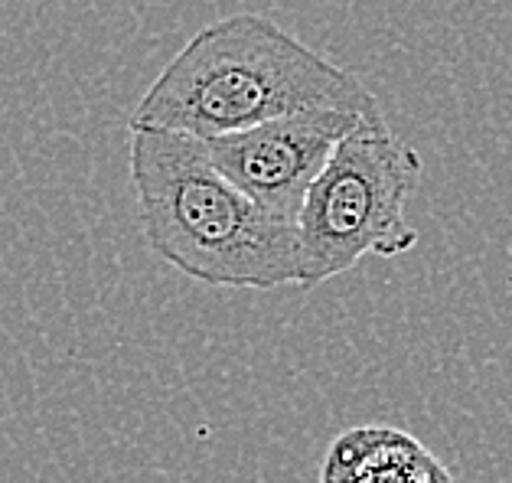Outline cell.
Instances as JSON below:
<instances>
[{"label": "cell", "mask_w": 512, "mask_h": 483, "mask_svg": "<svg viewBox=\"0 0 512 483\" xmlns=\"http://www.w3.org/2000/svg\"><path fill=\"white\" fill-rule=\"evenodd\" d=\"M317 108L385 121L379 98L353 72L333 66L268 17L235 14L209 23L170 59L137 102L131 131L212 141Z\"/></svg>", "instance_id": "1"}, {"label": "cell", "mask_w": 512, "mask_h": 483, "mask_svg": "<svg viewBox=\"0 0 512 483\" xmlns=\"http://www.w3.org/2000/svg\"><path fill=\"white\" fill-rule=\"evenodd\" d=\"M131 183L147 245L209 288L274 291L301 278L297 226L274 219L216 167L206 141L131 131Z\"/></svg>", "instance_id": "2"}, {"label": "cell", "mask_w": 512, "mask_h": 483, "mask_svg": "<svg viewBox=\"0 0 512 483\" xmlns=\"http://www.w3.org/2000/svg\"><path fill=\"white\" fill-rule=\"evenodd\" d=\"M418 183L421 157L415 147L385 121H362L307 193L297 219V288L314 291L366 255L392 258L415 249L418 232L408 226L405 206Z\"/></svg>", "instance_id": "3"}, {"label": "cell", "mask_w": 512, "mask_h": 483, "mask_svg": "<svg viewBox=\"0 0 512 483\" xmlns=\"http://www.w3.org/2000/svg\"><path fill=\"white\" fill-rule=\"evenodd\" d=\"M362 121L356 111L317 108L265 121L248 131L206 141L216 167L274 219L297 226L310 187L327 170L336 147Z\"/></svg>", "instance_id": "4"}, {"label": "cell", "mask_w": 512, "mask_h": 483, "mask_svg": "<svg viewBox=\"0 0 512 483\" xmlns=\"http://www.w3.org/2000/svg\"><path fill=\"white\" fill-rule=\"evenodd\" d=\"M323 483H454L441 461L392 428L346 431L330 448Z\"/></svg>", "instance_id": "5"}]
</instances>
